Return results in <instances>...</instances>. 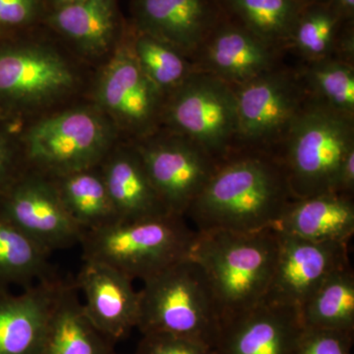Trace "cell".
I'll use <instances>...</instances> for the list:
<instances>
[{"label":"cell","instance_id":"8992f818","mask_svg":"<svg viewBox=\"0 0 354 354\" xmlns=\"http://www.w3.org/2000/svg\"><path fill=\"white\" fill-rule=\"evenodd\" d=\"M139 290L142 335L185 337L215 349L221 316L201 268L186 258L143 281Z\"/></svg>","mask_w":354,"mask_h":354},{"label":"cell","instance_id":"4dcf8cb0","mask_svg":"<svg viewBox=\"0 0 354 354\" xmlns=\"http://www.w3.org/2000/svg\"><path fill=\"white\" fill-rule=\"evenodd\" d=\"M46 13V0H0V37L41 25Z\"/></svg>","mask_w":354,"mask_h":354},{"label":"cell","instance_id":"d6a6232c","mask_svg":"<svg viewBox=\"0 0 354 354\" xmlns=\"http://www.w3.org/2000/svg\"><path fill=\"white\" fill-rule=\"evenodd\" d=\"M134 354H218L200 342L165 334L143 335Z\"/></svg>","mask_w":354,"mask_h":354},{"label":"cell","instance_id":"30bf717a","mask_svg":"<svg viewBox=\"0 0 354 354\" xmlns=\"http://www.w3.org/2000/svg\"><path fill=\"white\" fill-rule=\"evenodd\" d=\"M237 150L274 155L308 94L298 70L276 68L236 86Z\"/></svg>","mask_w":354,"mask_h":354},{"label":"cell","instance_id":"4fadbf2b","mask_svg":"<svg viewBox=\"0 0 354 354\" xmlns=\"http://www.w3.org/2000/svg\"><path fill=\"white\" fill-rule=\"evenodd\" d=\"M278 234V258L264 300L301 309L330 274L351 264L348 243Z\"/></svg>","mask_w":354,"mask_h":354},{"label":"cell","instance_id":"83f0119b","mask_svg":"<svg viewBox=\"0 0 354 354\" xmlns=\"http://www.w3.org/2000/svg\"><path fill=\"white\" fill-rule=\"evenodd\" d=\"M344 21L330 3L305 6L286 44L304 62L334 57L337 38Z\"/></svg>","mask_w":354,"mask_h":354},{"label":"cell","instance_id":"4316f807","mask_svg":"<svg viewBox=\"0 0 354 354\" xmlns=\"http://www.w3.org/2000/svg\"><path fill=\"white\" fill-rule=\"evenodd\" d=\"M128 22V36L142 71L167 95L195 71L192 59L171 44L135 29Z\"/></svg>","mask_w":354,"mask_h":354},{"label":"cell","instance_id":"6da1fadb","mask_svg":"<svg viewBox=\"0 0 354 354\" xmlns=\"http://www.w3.org/2000/svg\"><path fill=\"white\" fill-rule=\"evenodd\" d=\"M94 70L43 24L0 37V120L20 127L86 99Z\"/></svg>","mask_w":354,"mask_h":354},{"label":"cell","instance_id":"ffe728a7","mask_svg":"<svg viewBox=\"0 0 354 354\" xmlns=\"http://www.w3.org/2000/svg\"><path fill=\"white\" fill-rule=\"evenodd\" d=\"M100 169L118 221L142 220L171 214L131 142H118L102 160Z\"/></svg>","mask_w":354,"mask_h":354},{"label":"cell","instance_id":"603a6c76","mask_svg":"<svg viewBox=\"0 0 354 354\" xmlns=\"http://www.w3.org/2000/svg\"><path fill=\"white\" fill-rule=\"evenodd\" d=\"M53 179L65 209L85 232L118 221L100 165Z\"/></svg>","mask_w":354,"mask_h":354},{"label":"cell","instance_id":"7c38bea8","mask_svg":"<svg viewBox=\"0 0 354 354\" xmlns=\"http://www.w3.org/2000/svg\"><path fill=\"white\" fill-rule=\"evenodd\" d=\"M0 216L50 253L80 244L85 232L65 209L53 179L31 169L0 199Z\"/></svg>","mask_w":354,"mask_h":354},{"label":"cell","instance_id":"d4e9b609","mask_svg":"<svg viewBox=\"0 0 354 354\" xmlns=\"http://www.w3.org/2000/svg\"><path fill=\"white\" fill-rule=\"evenodd\" d=\"M50 254L0 216V286L25 288L55 278Z\"/></svg>","mask_w":354,"mask_h":354},{"label":"cell","instance_id":"9a60e30c","mask_svg":"<svg viewBox=\"0 0 354 354\" xmlns=\"http://www.w3.org/2000/svg\"><path fill=\"white\" fill-rule=\"evenodd\" d=\"M129 23L192 59L225 18L220 0H131Z\"/></svg>","mask_w":354,"mask_h":354},{"label":"cell","instance_id":"d6986e66","mask_svg":"<svg viewBox=\"0 0 354 354\" xmlns=\"http://www.w3.org/2000/svg\"><path fill=\"white\" fill-rule=\"evenodd\" d=\"M67 281L55 277L13 295L0 286V354H41L55 305Z\"/></svg>","mask_w":354,"mask_h":354},{"label":"cell","instance_id":"484cf974","mask_svg":"<svg viewBox=\"0 0 354 354\" xmlns=\"http://www.w3.org/2000/svg\"><path fill=\"white\" fill-rule=\"evenodd\" d=\"M305 328L354 333V272L351 265L330 274L300 309Z\"/></svg>","mask_w":354,"mask_h":354},{"label":"cell","instance_id":"d590c367","mask_svg":"<svg viewBox=\"0 0 354 354\" xmlns=\"http://www.w3.org/2000/svg\"><path fill=\"white\" fill-rule=\"evenodd\" d=\"M329 3L344 22H354V0H330Z\"/></svg>","mask_w":354,"mask_h":354},{"label":"cell","instance_id":"e0dca14e","mask_svg":"<svg viewBox=\"0 0 354 354\" xmlns=\"http://www.w3.org/2000/svg\"><path fill=\"white\" fill-rule=\"evenodd\" d=\"M304 330L300 309L265 301L225 321L218 354H292Z\"/></svg>","mask_w":354,"mask_h":354},{"label":"cell","instance_id":"9c48e42d","mask_svg":"<svg viewBox=\"0 0 354 354\" xmlns=\"http://www.w3.org/2000/svg\"><path fill=\"white\" fill-rule=\"evenodd\" d=\"M162 127L192 140L220 162L236 151L239 120L234 88L195 70L165 95Z\"/></svg>","mask_w":354,"mask_h":354},{"label":"cell","instance_id":"cb8c5ba5","mask_svg":"<svg viewBox=\"0 0 354 354\" xmlns=\"http://www.w3.org/2000/svg\"><path fill=\"white\" fill-rule=\"evenodd\" d=\"M228 19L283 51L304 6L298 0H220Z\"/></svg>","mask_w":354,"mask_h":354},{"label":"cell","instance_id":"2e32d148","mask_svg":"<svg viewBox=\"0 0 354 354\" xmlns=\"http://www.w3.org/2000/svg\"><path fill=\"white\" fill-rule=\"evenodd\" d=\"M281 53L225 16L193 58V64L198 71L236 87L281 65Z\"/></svg>","mask_w":354,"mask_h":354},{"label":"cell","instance_id":"44dd1931","mask_svg":"<svg viewBox=\"0 0 354 354\" xmlns=\"http://www.w3.org/2000/svg\"><path fill=\"white\" fill-rule=\"evenodd\" d=\"M272 228L305 241L349 243L354 234L353 196L332 192L291 200Z\"/></svg>","mask_w":354,"mask_h":354},{"label":"cell","instance_id":"8d00e7d4","mask_svg":"<svg viewBox=\"0 0 354 354\" xmlns=\"http://www.w3.org/2000/svg\"><path fill=\"white\" fill-rule=\"evenodd\" d=\"M83 1V0H46V11L57 7L68 6L75 2Z\"/></svg>","mask_w":354,"mask_h":354},{"label":"cell","instance_id":"52a82bcc","mask_svg":"<svg viewBox=\"0 0 354 354\" xmlns=\"http://www.w3.org/2000/svg\"><path fill=\"white\" fill-rule=\"evenodd\" d=\"M186 220L169 214L86 230L80 242L83 260L104 263L132 281H145L189 256L197 230Z\"/></svg>","mask_w":354,"mask_h":354},{"label":"cell","instance_id":"5bb4252c","mask_svg":"<svg viewBox=\"0 0 354 354\" xmlns=\"http://www.w3.org/2000/svg\"><path fill=\"white\" fill-rule=\"evenodd\" d=\"M93 69L113 55L127 30L118 0H83L46 11L41 23Z\"/></svg>","mask_w":354,"mask_h":354},{"label":"cell","instance_id":"f1b7e54d","mask_svg":"<svg viewBox=\"0 0 354 354\" xmlns=\"http://www.w3.org/2000/svg\"><path fill=\"white\" fill-rule=\"evenodd\" d=\"M307 94L348 115L354 116V65L328 57L304 62L298 69Z\"/></svg>","mask_w":354,"mask_h":354},{"label":"cell","instance_id":"7a4b0ae2","mask_svg":"<svg viewBox=\"0 0 354 354\" xmlns=\"http://www.w3.org/2000/svg\"><path fill=\"white\" fill-rule=\"evenodd\" d=\"M291 200L278 158L261 151L237 150L218 162L185 218L197 232H259L274 227Z\"/></svg>","mask_w":354,"mask_h":354},{"label":"cell","instance_id":"5b68a950","mask_svg":"<svg viewBox=\"0 0 354 354\" xmlns=\"http://www.w3.org/2000/svg\"><path fill=\"white\" fill-rule=\"evenodd\" d=\"M28 167L50 178L99 167L121 141L90 100H80L19 127Z\"/></svg>","mask_w":354,"mask_h":354},{"label":"cell","instance_id":"e575fe53","mask_svg":"<svg viewBox=\"0 0 354 354\" xmlns=\"http://www.w3.org/2000/svg\"><path fill=\"white\" fill-rule=\"evenodd\" d=\"M354 192V150L351 151L344 162L339 171V180H337V193L353 196Z\"/></svg>","mask_w":354,"mask_h":354},{"label":"cell","instance_id":"74e56055","mask_svg":"<svg viewBox=\"0 0 354 354\" xmlns=\"http://www.w3.org/2000/svg\"><path fill=\"white\" fill-rule=\"evenodd\" d=\"M302 6H310L316 3H329L330 0H298Z\"/></svg>","mask_w":354,"mask_h":354},{"label":"cell","instance_id":"3957f363","mask_svg":"<svg viewBox=\"0 0 354 354\" xmlns=\"http://www.w3.org/2000/svg\"><path fill=\"white\" fill-rule=\"evenodd\" d=\"M278 252L279 234L272 227L213 230L197 232L188 258L204 272L223 323L265 299Z\"/></svg>","mask_w":354,"mask_h":354},{"label":"cell","instance_id":"7402d4cb","mask_svg":"<svg viewBox=\"0 0 354 354\" xmlns=\"http://www.w3.org/2000/svg\"><path fill=\"white\" fill-rule=\"evenodd\" d=\"M113 346L88 318L74 281H66L51 313L41 354H116Z\"/></svg>","mask_w":354,"mask_h":354},{"label":"cell","instance_id":"ba28073f","mask_svg":"<svg viewBox=\"0 0 354 354\" xmlns=\"http://www.w3.org/2000/svg\"><path fill=\"white\" fill-rule=\"evenodd\" d=\"M87 99L108 116L121 141H138L162 128L165 95L139 66L128 22L113 55L94 70Z\"/></svg>","mask_w":354,"mask_h":354},{"label":"cell","instance_id":"f546056e","mask_svg":"<svg viewBox=\"0 0 354 354\" xmlns=\"http://www.w3.org/2000/svg\"><path fill=\"white\" fill-rule=\"evenodd\" d=\"M28 169L19 127L0 120V199Z\"/></svg>","mask_w":354,"mask_h":354},{"label":"cell","instance_id":"8fae6325","mask_svg":"<svg viewBox=\"0 0 354 354\" xmlns=\"http://www.w3.org/2000/svg\"><path fill=\"white\" fill-rule=\"evenodd\" d=\"M131 143L169 213L185 216L215 172L218 160L192 140L162 127Z\"/></svg>","mask_w":354,"mask_h":354},{"label":"cell","instance_id":"836d02e7","mask_svg":"<svg viewBox=\"0 0 354 354\" xmlns=\"http://www.w3.org/2000/svg\"><path fill=\"white\" fill-rule=\"evenodd\" d=\"M334 57L354 65V22H344L342 25Z\"/></svg>","mask_w":354,"mask_h":354},{"label":"cell","instance_id":"ac0fdd59","mask_svg":"<svg viewBox=\"0 0 354 354\" xmlns=\"http://www.w3.org/2000/svg\"><path fill=\"white\" fill-rule=\"evenodd\" d=\"M82 291L84 310L93 325L114 344L137 328L139 291L127 274L97 261H84L74 281Z\"/></svg>","mask_w":354,"mask_h":354},{"label":"cell","instance_id":"277c9868","mask_svg":"<svg viewBox=\"0 0 354 354\" xmlns=\"http://www.w3.org/2000/svg\"><path fill=\"white\" fill-rule=\"evenodd\" d=\"M354 150V116L308 95L274 156L293 199L337 193L344 158Z\"/></svg>","mask_w":354,"mask_h":354},{"label":"cell","instance_id":"1f68e13d","mask_svg":"<svg viewBox=\"0 0 354 354\" xmlns=\"http://www.w3.org/2000/svg\"><path fill=\"white\" fill-rule=\"evenodd\" d=\"M354 333L305 328L292 354H351Z\"/></svg>","mask_w":354,"mask_h":354}]
</instances>
